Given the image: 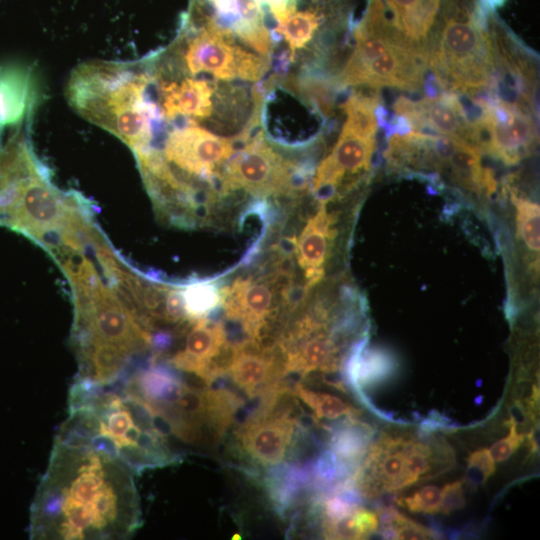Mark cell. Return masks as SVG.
I'll list each match as a JSON object with an SVG mask.
<instances>
[{"instance_id": "29", "label": "cell", "mask_w": 540, "mask_h": 540, "mask_svg": "<svg viewBox=\"0 0 540 540\" xmlns=\"http://www.w3.org/2000/svg\"><path fill=\"white\" fill-rule=\"evenodd\" d=\"M396 502L411 512L437 513L441 507V490L428 485L411 496L396 499Z\"/></svg>"}, {"instance_id": "3", "label": "cell", "mask_w": 540, "mask_h": 540, "mask_svg": "<svg viewBox=\"0 0 540 540\" xmlns=\"http://www.w3.org/2000/svg\"><path fill=\"white\" fill-rule=\"evenodd\" d=\"M56 438L106 451L137 475L180 461L153 413L118 383L100 385L75 378L68 416Z\"/></svg>"}, {"instance_id": "7", "label": "cell", "mask_w": 540, "mask_h": 540, "mask_svg": "<svg viewBox=\"0 0 540 540\" xmlns=\"http://www.w3.org/2000/svg\"><path fill=\"white\" fill-rule=\"evenodd\" d=\"M352 51L336 76L339 84L390 87L416 92L423 88L429 67L428 47L407 39L368 1L362 18L352 28Z\"/></svg>"}, {"instance_id": "21", "label": "cell", "mask_w": 540, "mask_h": 540, "mask_svg": "<svg viewBox=\"0 0 540 540\" xmlns=\"http://www.w3.org/2000/svg\"><path fill=\"white\" fill-rule=\"evenodd\" d=\"M385 19L413 43L428 47L442 0H378Z\"/></svg>"}, {"instance_id": "12", "label": "cell", "mask_w": 540, "mask_h": 540, "mask_svg": "<svg viewBox=\"0 0 540 540\" xmlns=\"http://www.w3.org/2000/svg\"><path fill=\"white\" fill-rule=\"evenodd\" d=\"M156 149L172 174L195 190V181L211 183L235 153L230 139L216 135L195 122L174 126L166 134L163 148Z\"/></svg>"}, {"instance_id": "30", "label": "cell", "mask_w": 540, "mask_h": 540, "mask_svg": "<svg viewBox=\"0 0 540 540\" xmlns=\"http://www.w3.org/2000/svg\"><path fill=\"white\" fill-rule=\"evenodd\" d=\"M524 434H520L516 429V422L514 419L509 424L508 435L494 443L489 452L494 461L501 462L508 459L524 441Z\"/></svg>"}, {"instance_id": "18", "label": "cell", "mask_w": 540, "mask_h": 540, "mask_svg": "<svg viewBox=\"0 0 540 540\" xmlns=\"http://www.w3.org/2000/svg\"><path fill=\"white\" fill-rule=\"evenodd\" d=\"M151 64V62H150ZM156 101L164 121H202L213 112L214 83L195 76H165L157 73L152 65Z\"/></svg>"}, {"instance_id": "15", "label": "cell", "mask_w": 540, "mask_h": 540, "mask_svg": "<svg viewBox=\"0 0 540 540\" xmlns=\"http://www.w3.org/2000/svg\"><path fill=\"white\" fill-rule=\"evenodd\" d=\"M231 353L225 323L201 318L190 325L182 347L167 363L178 371L193 374L209 386L226 375Z\"/></svg>"}, {"instance_id": "9", "label": "cell", "mask_w": 540, "mask_h": 540, "mask_svg": "<svg viewBox=\"0 0 540 540\" xmlns=\"http://www.w3.org/2000/svg\"><path fill=\"white\" fill-rule=\"evenodd\" d=\"M349 478L358 494L377 497L433 477L448 467L447 448L408 435L383 434Z\"/></svg>"}, {"instance_id": "26", "label": "cell", "mask_w": 540, "mask_h": 540, "mask_svg": "<svg viewBox=\"0 0 540 540\" xmlns=\"http://www.w3.org/2000/svg\"><path fill=\"white\" fill-rule=\"evenodd\" d=\"M326 539H364L375 533L379 526L377 514L358 506L351 513L331 521H322Z\"/></svg>"}, {"instance_id": "20", "label": "cell", "mask_w": 540, "mask_h": 540, "mask_svg": "<svg viewBox=\"0 0 540 540\" xmlns=\"http://www.w3.org/2000/svg\"><path fill=\"white\" fill-rule=\"evenodd\" d=\"M39 96L33 69L21 64L0 66V127L31 122Z\"/></svg>"}, {"instance_id": "22", "label": "cell", "mask_w": 540, "mask_h": 540, "mask_svg": "<svg viewBox=\"0 0 540 540\" xmlns=\"http://www.w3.org/2000/svg\"><path fill=\"white\" fill-rule=\"evenodd\" d=\"M311 479V465L279 463L271 466L265 477V486L275 510L283 515L294 505Z\"/></svg>"}, {"instance_id": "27", "label": "cell", "mask_w": 540, "mask_h": 540, "mask_svg": "<svg viewBox=\"0 0 540 540\" xmlns=\"http://www.w3.org/2000/svg\"><path fill=\"white\" fill-rule=\"evenodd\" d=\"M293 395L301 399L318 419H337L340 417L356 418L359 411L341 398L322 392L313 391L297 383L293 387Z\"/></svg>"}, {"instance_id": "1", "label": "cell", "mask_w": 540, "mask_h": 540, "mask_svg": "<svg viewBox=\"0 0 540 540\" xmlns=\"http://www.w3.org/2000/svg\"><path fill=\"white\" fill-rule=\"evenodd\" d=\"M141 524L132 471L106 451L55 438L30 506V539H127Z\"/></svg>"}, {"instance_id": "19", "label": "cell", "mask_w": 540, "mask_h": 540, "mask_svg": "<svg viewBox=\"0 0 540 540\" xmlns=\"http://www.w3.org/2000/svg\"><path fill=\"white\" fill-rule=\"evenodd\" d=\"M336 215L320 205L304 224L294 242V254L305 278V288L317 286L325 275V264L336 237Z\"/></svg>"}, {"instance_id": "5", "label": "cell", "mask_w": 540, "mask_h": 540, "mask_svg": "<svg viewBox=\"0 0 540 540\" xmlns=\"http://www.w3.org/2000/svg\"><path fill=\"white\" fill-rule=\"evenodd\" d=\"M149 58L141 61H88L66 85L69 105L89 122L110 132L133 153L148 148L164 122L151 93Z\"/></svg>"}, {"instance_id": "16", "label": "cell", "mask_w": 540, "mask_h": 540, "mask_svg": "<svg viewBox=\"0 0 540 540\" xmlns=\"http://www.w3.org/2000/svg\"><path fill=\"white\" fill-rule=\"evenodd\" d=\"M393 110L407 120L412 131L447 136L480 149L479 135L457 93L444 91L436 97L419 99L400 96L393 103Z\"/></svg>"}, {"instance_id": "8", "label": "cell", "mask_w": 540, "mask_h": 540, "mask_svg": "<svg viewBox=\"0 0 540 540\" xmlns=\"http://www.w3.org/2000/svg\"><path fill=\"white\" fill-rule=\"evenodd\" d=\"M384 158L391 172L422 176L434 184L478 197L497 189L494 172L482 161V151L467 142L438 134L410 131L387 139Z\"/></svg>"}, {"instance_id": "13", "label": "cell", "mask_w": 540, "mask_h": 540, "mask_svg": "<svg viewBox=\"0 0 540 540\" xmlns=\"http://www.w3.org/2000/svg\"><path fill=\"white\" fill-rule=\"evenodd\" d=\"M280 304L290 313L295 310L287 273L239 278L222 288L221 307L226 318L238 323L246 338L260 346Z\"/></svg>"}, {"instance_id": "6", "label": "cell", "mask_w": 540, "mask_h": 540, "mask_svg": "<svg viewBox=\"0 0 540 540\" xmlns=\"http://www.w3.org/2000/svg\"><path fill=\"white\" fill-rule=\"evenodd\" d=\"M487 19L476 2L442 0L428 51L431 75L443 91L469 95L487 91L494 72Z\"/></svg>"}, {"instance_id": "25", "label": "cell", "mask_w": 540, "mask_h": 540, "mask_svg": "<svg viewBox=\"0 0 540 540\" xmlns=\"http://www.w3.org/2000/svg\"><path fill=\"white\" fill-rule=\"evenodd\" d=\"M185 310L192 321L208 318L222 304V287L212 280L180 283Z\"/></svg>"}, {"instance_id": "11", "label": "cell", "mask_w": 540, "mask_h": 540, "mask_svg": "<svg viewBox=\"0 0 540 540\" xmlns=\"http://www.w3.org/2000/svg\"><path fill=\"white\" fill-rule=\"evenodd\" d=\"M221 191L243 190L258 197L288 194L296 186L303 189V172L257 134L230 158L220 175Z\"/></svg>"}, {"instance_id": "23", "label": "cell", "mask_w": 540, "mask_h": 540, "mask_svg": "<svg viewBox=\"0 0 540 540\" xmlns=\"http://www.w3.org/2000/svg\"><path fill=\"white\" fill-rule=\"evenodd\" d=\"M370 434L369 428L355 418H348L331 431V450L346 474L365 454Z\"/></svg>"}, {"instance_id": "31", "label": "cell", "mask_w": 540, "mask_h": 540, "mask_svg": "<svg viewBox=\"0 0 540 540\" xmlns=\"http://www.w3.org/2000/svg\"><path fill=\"white\" fill-rule=\"evenodd\" d=\"M495 469V461L486 448L474 451L468 458L469 474L477 482H485Z\"/></svg>"}, {"instance_id": "24", "label": "cell", "mask_w": 540, "mask_h": 540, "mask_svg": "<svg viewBox=\"0 0 540 540\" xmlns=\"http://www.w3.org/2000/svg\"><path fill=\"white\" fill-rule=\"evenodd\" d=\"M506 189L512 204L515 208V219L517 235L523 246L533 256L535 261L539 260V225H540V208L535 201L521 195L516 188L509 183L506 184Z\"/></svg>"}, {"instance_id": "17", "label": "cell", "mask_w": 540, "mask_h": 540, "mask_svg": "<svg viewBox=\"0 0 540 540\" xmlns=\"http://www.w3.org/2000/svg\"><path fill=\"white\" fill-rule=\"evenodd\" d=\"M279 400L269 409L254 412L236 431L240 448L263 466L283 461L298 423L289 409L277 408Z\"/></svg>"}, {"instance_id": "14", "label": "cell", "mask_w": 540, "mask_h": 540, "mask_svg": "<svg viewBox=\"0 0 540 540\" xmlns=\"http://www.w3.org/2000/svg\"><path fill=\"white\" fill-rule=\"evenodd\" d=\"M537 145L536 116L489 97L481 127L482 152L507 166H514L533 154Z\"/></svg>"}, {"instance_id": "28", "label": "cell", "mask_w": 540, "mask_h": 540, "mask_svg": "<svg viewBox=\"0 0 540 540\" xmlns=\"http://www.w3.org/2000/svg\"><path fill=\"white\" fill-rule=\"evenodd\" d=\"M382 534L393 539H431L436 534L429 528L408 519L394 509L382 514Z\"/></svg>"}, {"instance_id": "10", "label": "cell", "mask_w": 540, "mask_h": 540, "mask_svg": "<svg viewBox=\"0 0 540 540\" xmlns=\"http://www.w3.org/2000/svg\"><path fill=\"white\" fill-rule=\"evenodd\" d=\"M494 72L485 92L493 100L538 116V57L495 13L488 16Z\"/></svg>"}, {"instance_id": "4", "label": "cell", "mask_w": 540, "mask_h": 540, "mask_svg": "<svg viewBox=\"0 0 540 540\" xmlns=\"http://www.w3.org/2000/svg\"><path fill=\"white\" fill-rule=\"evenodd\" d=\"M66 278L74 305L70 340L78 363L76 379L100 385L121 381L152 350L150 333L94 264Z\"/></svg>"}, {"instance_id": "2", "label": "cell", "mask_w": 540, "mask_h": 540, "mask_svg": "<svg viewBox=\"0 0 540 540\" xmlns=\"http://www.w3.org/2000/svg\"><path fill=\"white\" fill-rule=\"evenodd\" d=\"M29 129L25 123L0 130V226L54 257L82 240L95 223L94 207L81 193L54 185Z\"/></svg>"}, {"instance_id": "32", "label": "cell", "mask_w": 540, "mask_h": 540, "mask_svg": "<svg viewBox=\"0 0 540 540\" xmlns=\"http://www.w3.org/2000/svg\"><path fill=\"white\" fill-rule=\"evenodd\" d=\"M464 504L463 487L460 481L446 484L441 489V507L440 511L449 513L459 509Z\"/></svg>"}]
</instances>
